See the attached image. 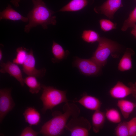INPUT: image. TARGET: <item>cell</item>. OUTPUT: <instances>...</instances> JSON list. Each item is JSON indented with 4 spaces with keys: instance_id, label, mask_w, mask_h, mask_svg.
<instances>
[{
    "instance_id": "83f0119b",
    "label": "cell",
    "mask_w": 136,
    "mask_h": 136,
    "mask_svg": "<svg viewBox=\"0 0 136 136\" xmlns=\"http://www.w3.org/2000/svg\"><path fill=\"white\" fill-rule=\"evenodd\" d=\"M39 133V132L33 130L30 127H27L22 131L20 136H37Z\"/></svg>"
},
{
    "instance_id": "277c9868",
    "label": "cell",
    "mask_w": 136,
    "mask_h": 136,
    "mask_svg": "<svg viewBox=\"0 0 136 136\" xmlns=\"http://www.w3.org/2000/svg\"><path fill=\"white\" fill-rule=\"evenodd\" d=\"M98 47L91 58L101 67L106 64L110 55L119 48L118 44L111 40L100 37L98 41Z\"/></svg>"
},
{
    "instance_id": "4dcf8cb0",
    "label": "cell",
    "mask_w": 136,
    "mask_h": 136,
    "mask_svg": "<svg viewBox=\"0 0 136 136\" xmlns=\"http://www.w3.org/2000/svg\"><path fill=\"white\" fill-rule=\"evenodd\" d=\"M131 86L132 87L134 91V94L136 96V82L132 84Z\"/></svg>"
},
{
    "instance_id": "f546056e",
    "label": "cell",
    "mask_w": 136,
    "mask_h": 136,
    "mask_svg": "<svg viewBox=\"0 0 136 136\" xmlns=\"http://www.w3.org/2000/svg\"><path fill=\"white\" fill-rule=\"evenodd\" d=\"M131 33L136 38V25L133 28L131 31Z\"/></svg>"
},
{
    "instance_id": "52a82bcc",
    "label": "cell",
    "mask_w": 136,
    "mask_h": 136,
    "mask_svg": "<svg viewBox=\"0 0 136 136\" xmlns=\"http://www.w3.org/2000/svg\"><path fill=\"white\" fill-rule=\"evenodd\" d=\"M11 89L3 88L0 90V122L15 106L11 96Z\"/></svg>"
},
{
    "instance_id": "3957f363",
    "label": "cell",
    "mask_w": 136,
    "mask_h": 136,
    "mask_svg": "<svg viewBox=\"0 0 136 136\" xmlns=\"http://www.w3.org/2000/svg\"><path fill=\"white\" fill-rule=\"evenodd\" d=\"M43 93L40 97L43 107L42 109L43 113L48 110H52L55 106L61 103H68L66 91L59 90L51 86L43 85Z\"/></svg>"
},
{
    "instance_id": "1f68e13d",
    "label": "cell",
    "mask_w": 136,
    "mask_h": 136,
    "mask_svg": "<svg viewBox=\"0 0 136 136\" xmlns=\"http://www.w3.org/2000/svg\"><path fill=\"white\" fill-rule=\"evenodd\" d=\"M3 57V53L2 49L0 50V61L2 60Z\"/></svg>"
},
{
    "instance_id": "44dd1931",
    "label": "cell",
    "mask_w": 136,
    "mask_h": 136,
    "mask_svg": "<svg viewBox=\"0 0 136 136\" xmlns=\"http://www.w3.org/2000/svg\"><path fill=\"white\" fill-rule=\"evenodd\" d=\"M81 37L84 41L88 43L98 42L100 37L97 32L90 30H84L83 32Z\"/></svg>"
},
{
    "instance_id": "7402d4cb",
    "label": "cell",
    "mask_w": 136,
    "mask_h": 136,
    "mask_svg": "<svg viewBox=\"0 0 136 136\" xmlns=\"http://www.w3.org/2000/svg\"><path fill=\"white\" fill-rule=\"evenodd\" d=\"M105 114L106 118L110 122L117 123L121 122V119L120 114L117 109L113 108L108 109Z\"/></svg>"
},
{
    "instance_id": "7a4b0ae2",
    "label": "cell",
    "mask_w": 136,
    "mask_h": 136,
    "mask_svg": "<svg viewBox=\"0 0 136 136\" xmlns=\"http://www.w3.org/2000/svg\"><path fill=\"white\" fill-rule=\"evenodd\" d=\"M33 7L27 14L28 23L24 28V31L29 33L33 27L41 25L44 29L49 24L55 25L56 17L53 15L54 12L48 8L42 0H32Z\"/></svg>"
},
{
    "instance_id": "9c48e42d",
    "label": "cell",
    "mask_w": 136,
    "mask_h": 136,
    "mask_svg": "<svg viewBox=\"0 0 136 136\" xmlns=\"http://www.w3.org/2000/svg\"><path fill=\"white\" fill-rule=\"evenodd\" d=\"M123 6L122 0H107L100 6L95 7L94 10L97 13L113 19L115 12Z\"/></svg>"
},
{
    "instance_id": "8fae6325",
    "label": "cell",
    "mask_w": 136,
    "mask_h": 136,
    "mask_svg": "<svg viewBox=\"0 0 136 136\" xmlns=\"http://www.w3.org/2000/svg\"><path fill=\"white\" fill-rule=\"evenodd\" d=\"M109 93L112 98L118 99H123L129 95L134 94L132 87H128L122 82L118 81L110 90Z\"/></svg>"
},
{
    "instance_id": "7c38bea8",
    "label": "cell",
    "mask_w": 136,
    "mask_h": 136,
    "mask_svg": "<svg viewBox=\"0 0 136 136\" xmlns=\"http://www.w3.org/2000/svg\"><path fill=\"white\" fill-rule=\"evenodd\" d=\"M78 102L86 109L92 110H100L102 103L97 98L83 93L82 97L74 102Z\"/></svg>"
},
{
    "instance_id": "9a60e30c",
    "label": "cell",
    "mask_w": 136,
    "mask_h": 136,
    "mask_svg": "<svg viewBox=\"0 0 136 136\" xmlns=\"http://www.w3.org/2000/svg\"><path fill=\"white\" fill-rule=\"evenodd\" d=\"M106 118L105 113L100 110L95 111L92 117L93 130L94 132L98 133L103 128Z\"/></svg>"
},
{
    "instance_id": "ffe728a7",
    "label": "cell",
    "mask_w": 136,
    "mask_h": 136,
    "mask_svg": "<svg viewBox=\"0 0 136 136\" xmlns=\"http://www.w3.org/2000/svg\"><path fill=\"white\" fill-rule=\"evenodd\" d=\"M51 50L54 56L52 59L53 62L62 60L65 56V52L62 47L54 41L53 42Z\"/></svg>"
},
{
    "instance_id": "4316f807",
    "label": "cell",
    "mask_w": 136,
    "mask_h": 136,
    "mask_svg": "<svg viewBox=\"0 0 136 136\" xmlns=\"http://www.w3.org/2000/svg\"><path fill=\"white\" fill-rule=\"evenodd\" d=\"M129 136H135L136 135V117L127 122Z\"/></svg>"
},
{
    "instance_id": "f1b7e54d",
    "label": "cell",
    "mask_w": 136,
    "mask_h": 136,
    "mask_svg": "<svg viewBox=\"0 0 136 136\" xmlns=\"http://www.w3.org/2000/svg\"><path fill=\"white\" fill-rule=\"evenodd\" d=\"M21 0H11L10 2L16 7L19 6V3Z\"/></svg>"
},
{
    "instance_id": "d6a6232c",
    "label": "cell",
    "mask_w": 136,
    "mask_h": 136,
    "mask_svg": "<svg viewBox=\"0 0 136 136\" xmlns=\"http://www.w3.org/2000/svg\"><path fill=\"white\" fill-rule=\"evenodd\" d=\"M135 136H136V135H135Z\"/></svg>"
},
{
    "instance_id": "d4e9b609",
    "label": "cell",
    "mask_w": 136,
    "mask_h": 136,
    "mask_svg": "<svg viewBox=\"0 0 136 136\" xmlns=\"http://www.w3.org/2000/svg\"><path fill=\"white\" fill-rule=\"evenodd\" d=\"M115 134L117 136H129L127 122H121L116 127Z\"/></svg>"
},
{
    "instance_id": "30bf717a",
    "label": "cell",
    "mask_w": 136,
    "mask_h": 136,
    "mask_svg": "<svg viewBox=\"0 0 136 136\" xmlns=\"http://www.w3.org/2000/svg\"><path fill=\"white\" fill-rule=\"evenodd\" d=\"M0 66L1 73H8L10 76L15 78L22 86H24V79L22 77V73L17 64L8 61L6 63L2 62Z\"/></svg>"
},
{
    "instance_id": "6da1fadb",
    "label": "cell",
    "mask_w": 136,
    "mask_h": 136,
    "mask_svg": "<svg viewBox=\"0 0 136 136\" xmlns=\"http://www.w3.org/2000/svg\"><path fill=\"white\" fill-rule=\"evenodd\" d=\"M63 113L58 111L52 112V118L42 126L39 133L45 136H58L63 134L69 118L78 117L80 110L74 103H65L62 108Z\"/></svg>"
},
{
    "instance_id": "cb8c5ba5",
    "label": "cell",
    "mask_w": 136,
    "mask_h": 136,
    "mask_svg": "<svg viewBox=\"0 0 136 136\" xmlns=\"http://www.w3.org/2000/svg\"><path fill=\"white\" fill-rule=\"evenodd\" d=\"M136 7L129 14L128 18L124 21L121 30L125 31L129 28H133L136 25Z\"/></svg>"
},
{
    "instance_id": "5b68a950",
    "label": "cell",
    "mask_w": 136,
    "mask_h": 136,
    "mask_svg": "<svg viewBox=\"0 0 136 136\" xmlns=\"http://www.w3.org/2000/svg\"><path fill=\"white\" fill-rule=\"evenodd\" d=\"M91 127L89 121L82 117H72L66 124L65 129L72 136H87Z\"/></svg>"
},
{
    "instance_id": "4fadbf2b",
    "label": "cell",
    "mask_w": 136,
    "mask_h": 136,
    "mask_svg": "<svg viewBox=\"0 0 136 136\" xmlns=\"http://www.w3.org/2000/svg\"><path fill=\"white\" fill-rule=\"evenodd\" d=\"M4 19L13 21L20 20L25 22L29 21L27 17L23 16L13 9L9 4H8L6 8L0 12V20Z\"/></svg>"
},
{
    "instance_id": "ba28073f",
    "label": "cell",
    "mask_w": 136,
    "mask_h": 136,
    "mask_svg": "<svg viewBox=\"0 0 136 136\" xmlns=\"http://www.w3.org/2000/svg\"><path fill=\"white\" fill-rule=\"evenodd\" d=\"M32 50L31 49L28 52L26 57L22 64V70L28 76L42 78L45 75L46 69L43 68L39 70L36 67V60Z\"/></svg>"
},
{
    "instance_id": "ac0fdd59",
    "label": "cell",
    "mask_w": 136,
    "mask_h": 136,
    "mask_svg": "<svg viewBox=\"0 0 136 136\" xmlns=\"http://www.w3.org/2000/svg\"><path fill=\"white\" fill-rule=\"evenodd\" d=\"M88 3V0H72L58 11H77L84 8Z\"/></svg>"
},
{
    "instance_id": "603a6c76",
    "label": "cell",
    "mask_w": 136,
    "mask_h": 136,
    "mask_svg": "<svg viewBox=\"0 0 136 136\" xmlns=\"http://www.w3.org/2000/svg\"><path fill=\"white\" fill-rule=\"evenodd\" d=\"M28 49L23 47L18 48L16 49V55L13 60V62L18 64L22 65L26 57Z\"/></svg>"
},
{
    "instance_id": "8992f818",
    "label": "cell",
    "mask_w": 136,
    "mask_h": 136,
    "mask_svg": "<svg viewBox=\"0 0 136 136\" xmlns=\"http://www.w3.org/2000/svg\"><path fill=\"white\" fill-rule=\"evenodd\" d=\"M74 64L82 74L86 76L96 75L102 67L91 58L85 59L76 58Z\"/></svg>"
},
{
    "instance_id": "484cf974",
    "label": "cell",
    "mask_w": 136,
    "mask_h": 136,
    "mask_svg": "<svg viewBox=\"0 0 136 136\" xmlns=\"http://www.w3.org/2000/svg\"><path fill=\"white\" fill-rule=\"evenodd\" d=\"M100 28L103 31L107 32L116 28L117 24L109 20L102 19L99 21Z\"/></svg>"
},
{
    "instance_id": "836d02e7",
    "label": "cell",
    "mask_w": 136,
    "mask_h": 136,
    "mask_svg": "<svg viewBox=\"0 0 136 136\" xmlns=\"http://www.w3.org/2000/svg\"></svg>"
},
{
    "instance_id": "e0dca14e",
    "label": "cell",
    "mask_w": 136,
    "mask_h": 136,
    "mask_svg": "<svg viewBox=\"0 0 136 136\" xmlns=\"http://www.w3.org/2000/svg\"><path fill=\"white\" fill-rule=\"evenodd\" d=\"M117 105L123 117L128 118L136 107V104L129 100L123 99L118 100Z\"/></svg>"
},
{
    "instance_id": "2e32d148",
    "label": "cell",
    "mask_w": 136,
    "mask_h": 136,
    "mask_svg": "<svg viewBox=\"0 0 136 136\" xmlns=\"http://www.w3.org/2000/svg\"><path fill=\"white\" fill-rule=\"evenodd\" d=\"M134 53L131 49L127 48L118 64V69L121 71L129 70L132 67V56Z\"/></svg>"
},
{
    "instance_id": "5bb4252c",
    "label": "cell",
    "mask_w": 136,
    "mask_h": 136,
    "mask_svg": "<svg viewBox=\"0 0 136 136\" xmlns=\"http://www.w3.org/2000/svg\"><path fill=\"white\" fill-rule=\"evenodd\" d=\"M25 122L29 126L37 125L40 123L41 116L40 113L34 108H27L23 113Z\"/></svg>"
},
{
    "instance_id": "d6986e66",
    "label": "cell",
    "mask_w": 136,
    "mask_h": 136,
    "mask_svg": "<svg viewBox=\"0 0 136 136\" xmlns=\"http://www.w3.org/2000/svg\"><path fill=\"white\" fill-rule=\"evenodd\" d=\"M24 82L29 87V92L32 94L38 93L42 87L40 83L35 76H28L24 79Z\"/></svg>"
}]
</instances>
